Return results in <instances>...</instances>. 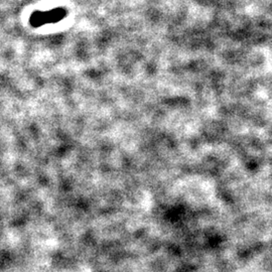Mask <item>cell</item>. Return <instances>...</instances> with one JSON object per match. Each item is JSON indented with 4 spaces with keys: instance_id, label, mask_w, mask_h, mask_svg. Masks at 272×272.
Wrapping results in <instances>:
<instances>
[{
    "instance_id": "1",
    "label": "cell",
    "mask_w": 272,
    "mask_h": 272,
    "mask_svg": "<svg viewBox=\"0 0 272 272\" xmlns=\"http://www.w3.org/2000/svg\"><path fill=\"white\" fill-rule=\"evenodd\" d=\"M66 11L63 9H54L46 12H35L31 17V24L34 28L44 26L47 24H55L62 20L66 16Z\"/></svg>"
}]
</instances>
